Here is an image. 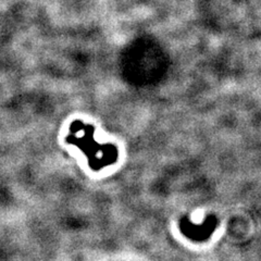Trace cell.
<instances>
[{
    "mask_svg": "<svg viewBox=\"0 0 261 261\" xmlns=\"http://www.w3.org/2000/svg\"><path fill=\"white\" fill-rule=\"evenodd\" d=\"M71 132L73 136L69 137V142L81 147L89 159V166L94 170H100L116 160L117 151L114 147H105L94 141V128L92 126L84 125L81 121H76L71 126Z\"/></svg>",
    "mask_w": 261,
    "mask_h": 261,
    "instance_id": "1",
    "label": "cell"
}]
</instances>
